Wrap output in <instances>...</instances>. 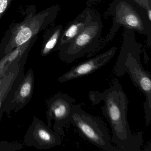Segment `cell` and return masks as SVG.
Here are the masks:
<instances>
[{
	"label": "cell",
	"instance_id": "cell-11",
	"mask_svg": "<svg viewBox=\"0 0 151 151\" xmlns=\"http://www.w3.org/2000/svg\"><path fill=\"white\" fill-rule=\"evenodd\" d=\"M34 76L31 68L24 75L23 79L17 87L8 104L3 109L9 118L12 112L17 113L22 109L31 99L33 95Z\"/></svg>",
	"mask_w": 151,
	"mask_h": 151
},
{
	"label": "cell",
	"instance_id": "cell-13",
	"mask_svg": "<svg viewBox=\"0 0 151 151\" xmlns=\"http://www.w3.org/2000/svg\"><path fill=\"white\" fill-rule=\"evenodd\" d=\"M38 35L31 39L23 45L5 55L0 60V73H6L10 65L24 55L29 54L31 48L37 39Z\"/></svg>",
	"mask_w": 151,
	"mask_h": 151
},
{
	"label": "cell",
	"instance_id": "cell-2",
	"mask_svg": "<svg viewBox=\"0 0 151 151\" xmlns=\"http://www.w3.org/2000/svg\"><path fill=\"white\" fill-rule=\"evenodd\" d=\"M142 49V44L137 41L135 32L123 28L122 43L114 72L117 77L128 74L133 85L145 95L144 112L147 126L151 120V75L141 63Z\"/></svg>",
	"mask_w": 151,
	"mask_h": 151
},
{
	"label": "cell",
	"instance_id": "cell-12",
	"mask_svg": "<svg viewBox=\"0 0 151 151\" xmlns=\"http://www.w3.org/2000/svg\"><path fill=\"white\" fill-rule=\"evenodd\" d=\"M96 11L90 8L83 10L63 29L55 50L59 51L71 42L88 25Z\"/></svg>",
	"mask_w": 151,
	"mask_h": 151
},
{
	"label": "cell",
	"instance_id": "cell-6",
	"mask_svg": "<svg viewBox=\"0 0 151 151\" xmlns=\"http://www.w3.org/2000/svg\"><path fill=\"white\" fill-rule=\"evenodd\" d=\"M69 122L87 141L106 151H117L111 143L108 131L99 118L82 109L81 104L74 105Z\"/></svg>",
	"mask_w": 151,
	"mask_h": 151
},
{
	"label": "cell",
	"instance_id": "cell-9",
	"mask_svg": "<svg viewBox=\"0 0 151 151\" xmlns=\"http://www.w3.org/2000/svg\"><path fill=\"white\" fill-rule=\"evenodd\" d=\"M116 51L117 47H113L104 52L78 64L60 76L58 82L66 83L92 74L108 63Z\"/></svg>",
	"mask_w": 151,
	"mask_h": 151
},
{
	"label": "cell",
	"instance_id": "cell-17",
	"mask_svg": "<svg viewBox=\"0 0 151 151\" xmlns=\"http://www.w3.org/2000/svg\"><path fill=\"white\" fill-rule=\"evenodd\" d=\"M147 11L151 10V0H133Z\"/></svg>",
	"mask_w": 151,
	"mask_h": 151
},
{
	"label": "cell",
	"instance_id": "cell-15",
	"mask_svg": "<svg viewBox=\"0 0 151 151\" xmlns=\"http://www.w3.org/2000/svg\"><path fill=\"white\" fill-rule=\"evenodd\" d=\"M23 148L22 144L15 141H0V151H17Z\"/></svg>",
	"mask_w": 151,
	"mask_h": 151
},
{
	"label": "cell",
	"instance_id": "cell-1",
	"mask_svg": "<svg viewBox=\"0 0 151 151\" xmlns=\"http://www.w3.org/2000/svg\"><path fill=\"white\" fill-rule=\"evenodd\" d=\"M89 99L93 105L103 103L102 114L110 124L111 140L116 144L117 151H139L143 145L142 134H134L127 120L129 100L121 84L114 79L110 87L103 91H91Z\"/></svg>",
	"mask_w": 151,
	"mask_h": 151
},
{
	"label": "cell",
	"instance_id": "cell-5",
	"mask_svg": "<svg viewBox=\"0 0 151 151\" xmlns=\"http://www.w3.org/2000/svg\"><path fill=\"white\" fill-rule=\"evenodd\" d=\"M102 28L101 17L95 12L84 29L59 50L60 59L66 63H71L86 55L88 58L94 55L99 46Z\"/></svg>",
	"mask_w": 151,
	"mask_h": 151
},
{
	"label": "cell",
	"instance_id": "cell-19",
	"mask_svg": "<svg viewBox=\"0 0 151 151\" xmlns=\"http://www.w3.org/2000/svg\"><path fill=\"white\" fill-rule=\"evenodd\" d=\"M88 1H90L91 3H94V2H99V1H101V0H88Z\"/></svg>",
	"mask_w": 151,
	"mask_h": 151
},
{
	"label": "cell",
	"instance_id": "cell-16",
	"mask_svg": "<svg viewBox=\"0 0 151 151\" xmlns=\"http://www.w3.org/2000/svg\"><path fill=\"white\" fill-rule=\"evenodd\" d=\"M13 0H0V20L11 4Z\"/></svg>",
	"mask_w": 151,
	"mask_h": 151
},
{
	"label": "cell",
	"instance_id": "cell-18",
	"mask_svg": "<svg viewBox=\"0 0 151 151\" xmlns=\"http://www.w3.org/2000/svg\"><path fill=\"white\" fill-rule=\"evenodd\" d=\"M7 72L6 73H0V86L1 85L2 80H3V78L5 77V76H6Z\"/></svg>",
	"mask_w": 151,
	"mask_h": 151
},
{
	"label": "cell",
	"instance_id": "cell-14",
	"mask_svg": "<svg viewBox=\"0 0 151 151\" xmlns=\"http://www.w3.org/2000/svg\"><path fill=\"white\" fill-rule=\"evenodd\" d=\"M63 29L62 25H58L46 32L41 47L42 56H46L55 50Z\"/></svg>",
	"mask_w": 151,
	"mask_h": 151
},
{
	"label": "cell",
	"instance_id": "cell-10",
	"mask_svg": "<svg viewBox=\"0 0 151 151\" xmlns=\"http://www.w3.org/2000/svg\"><path fill=\"white\" fill-rule=\"evenodd\" d=\"M22 58L10 65L0 86V122L3 116V109L10 101L23 79L24 68L20 67L19 63Z\"/></svg>",
	"mask_w": 151,
	"mask_h": 151
},
{
	"label": "cell",
	"instance_id": "cell-4",
	"mask_svg": "<svg viewBox=\"0 0 151 151\" xmlns=\"http://www.w3.org/2000/svg\"><path fill=\"white\" fill-rule=\"evenodd\" d=\"M60 9L59 6H53L11 25L0 43V60L46 29L54 22Z\"/></svg>",
	"mask_w": 151,
	"mask_h": 151
},
{
	"label": "cell",
	"instance_id": "cell-8",
	"mask_svg": "<svg viewBox=\"0 0 151 151\" xmlns=\"http://www.w3.org/2000/svg\"><path fill=\"white\" fill-rule=\"evenodd\" d=\"M26 146L39 150L51 149L62 144L61 136L42 120L34 116L24 138Z\"/></svg>",
	"mask_w": 151,
	"mask_h": 151
},
{
	"label": "cell",
	"instance_id": "cell-3",
	"mask_svg": "<svg viewBox=\"0 0 151 151\" xmlns=\"http://www.w3.org/2000/svg\"><path fill=\"white\" fill-rule=\"evenodd\" d=\"M108 13L112 18V26L106 37L101 38L95 53L112 41L121 27L142 35L151 34V22L146 10L133 0H113Z\"/></svg>",
	"mask_w": 151,
	"mask_h": 151
},
{
	"label": "cell",
	"instance_id": "cell-7",
	"mask_svg": "<svg viewBox=\"0 0 151 151\" xmlns=\"http://www.w3.org/2000/svg\"><path fill=\"white\" fill-rule=\"evenodd\" d=\"M74 102L73 98L63 93H57L47 101L46 116L48 125L52 127V120H54L53 130L60 136L65 135L63 127L69 122Z\"/></svg>",
	"mask_w": 151,
	"mask_h": 151
}]
</instances>
